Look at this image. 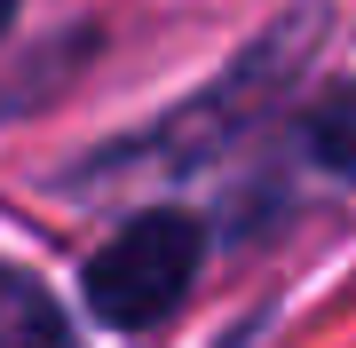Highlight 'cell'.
<instances>
[{
  "instance_id": "obj_2",
  "label": "cell",
  "mask_w": 356,
  "mask_h": 348,
  "mask_svg": "<svg viewBox=\"0 0 356 348\" xmlns=\"http://www.w3.org/2000/svg\"><path fill=\"white\" fill-rule=\"evenodd\" d=\"M0 348H79L72 317L48 301V285L24 270H0Z\"/></svg>"
},
{
  "instance_id": "obj_4",
  "label": "cell",
  "mask_w": 356,
  "mask_h": 348,
  "mask_svg": "<svg viewBox=\"0 0 356 348\" xmlns=\"http://www.w3.org/2000/svg\"><path fill=\"white\" fill-rule=\"evenodd\" d=\"M8 16H16V0H0V32H8Z\"/></svg>"
},
{
  "instance_id": "obj_3",
  "label": "cell",
  "mask_w": 356,
  "mask_h": 348,
  "mask_svg": "<svg viewBox=\"0 0 356 348\" xmlns=\"http://www.w3.org/2000/svg\"><path fill=\"white\" fill-rule=\"evenodd\" d=\"M317 151L332 158V167H356V95H341V103L325 111V127H317Z\"/></svg>"
},
{
  "instance_id": "obj_1",
  "label": "cell",
  "mask_w": 356,
  "mask_h": 348,
  "mask_svg": "<svg viewBox=\"0 0 356 348\" xmlns=\"http://www.w3.org/2000/svg\"><path fill=\"white\" fill-rule=\"evenodd\" d=\"M198 222L191 214H135L103 254L88 261V317H103L111 333H143L191 293L198 277Z\"/></svg>"
}]
</instances>
